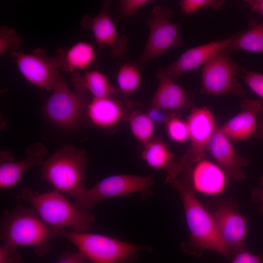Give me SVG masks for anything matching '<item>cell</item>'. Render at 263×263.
<instances>
[{
    "label": "cell",
    "mask_w": 263,
    "mask_h": 263,
    "mask_svg": "<svg viewBox=\"0 0 263 263\" xmlns=\"http://www.w3.org/2000/svg\"><path fill=\"white\" fill-rule=\"evenodd\" d=\"M166 182L179 192L190 232L187 241L181 244L185 252L199 257L206 250L220 254L230 261L231 251L220 236L214 219L187 185L178 177H167Z\"/></svg>",
    "instance_id": "6da1fadb"
},
{
    "label": "cell",
    "mask_w": 263,
    "mask_h": 263,
    "mask_svg": "<svg viewBox=\"0 0 263 263\" xmlns=\"http://www.w3.org/2000/svg\"><path fill=\"white\" fill-rule=\"evenodd\" d=\"M0 225L2 244L16 247H33L39 257L49 252L50 239L54 236L52 228L42 220L33 208L25 207L19 197L13 209L3 213Z\"/></svg>",
    "instance_id": "7a4b0ae2"
},
{
    "label": "cell",
    "mask_w": 263,
    "mask_h": 263,
    "mask_svg": "<svg viewBox=\"0 0 263 263\" xmlns=\"http://www.w3.org/2000/svg\"><path fill=\"white\" fill-rule=\"evenodd\" d=\"M19 193L21 200L29 204L52 228L69 227L74 231L84 232L94 221V216L89 210L78 208L56 189L42 193L30 188H20Z\"/></svg>",
    "instance_id": "3957f363"
},
{
    "label": "cell",
    "mask_w": 263,
    "mask_h": 263,
    "mask_svg": "<svg viewBox=\"0 0 263 263\" xmlns=\"http://www.w3.org/2000/svg\"><path fill=\"white\" fill-rule=\"evenodd\" d=\"M52 228L54 236L70 242L91 263H130L137 258L139 253L152 250L102 234Z\"/></svg>",
    "instance_id": "277c9868"
},
{
    "label": "cell",
    "mask_w": 263,
    "mask_h": 263,
    "mask_svg": "<svg viewBox=\"0 0 263 263\" xmlns=\"http://www.w3.org/2000/svg\"><path fill=\"white\" fill-rule=\"evenodd\" d=\"M87 164L84 149L65 146L41 165V178L74 201L86 190L83 180Z\"/></svg>",
    "instance_id": "5b68a950"
},
{
    "label": "cell",
    "mask_w": 263,
    "mask_h": 263,
    "mask_svg": "<svg viewBox=\"0 0 263 263\" xmlns=\"http://www.w3.org/2000/svg\"><path fill=\"white\" fill-rule=\"evenodd\" d=\"M44 106V112L53 123L61 127L73 129L81 121L89 103V94L68 87L63 76L55 83Z\"/></svg>",
    "instance_id": "8992f818"
},
{
    "label": "cell",
    "mask_w": 263,
    "mask_h": 263,
    "mask_svg": "<svg viewBox=\"0 0 263 263\" xmlns=\"http://www.w3.org/2000/svg\"><path fill=\"white\" fill-rule=\"evenodd\" d=\"M172 10L162 6H154L147 19L149 34L137 63L143 68L150 61L182 44L179 25L171 21Z\"/></svg>",
    "instance_id": "52a82bcc"
},
{
    "label": "cell",
    "mask_w": 263,
    "mask_h": 263,
    "mask_svg": "<svg viewBox=\"0 0 263 263\" xmlns=\"http://www.w3.org/2000/svg\"><path fill=\"white\" fill-rule=\"evenodd\" d=\"M154 181L152 175L141 176L117 174L108 176L86 190L75 201L78 208L89 210L100 201L140 192L146 196L150 194Z\"/></svg>",
    "instance_id": "ba28073f"
},
{
    "label": "cell",
    "mask_w": 263,
    "mask_h": 263,
    "mask_svg": "<svg viewBox=\"0 0 263 263\" xmlns=\"http://www.w3.org/2000/svg\"><path fill=\"white\" fill-rule=\"evenodd\" d=\"M228 50V48L222 50L203 65L201 94L244 96V88L237 78L238 66L231 57Z\"/></svg>",
    "instance_id": "9c48e42d"
},
{
    "label": "cell",
    "mask_w": 263,
    "mask_h": 263,
    "mask_svg": "<svg viewBox=\"0 0 263 263\" xmlns=\"http://www.w3.org/2000/svg\"><path fill=\"white\" fill-rule=\"evenodd\" d=\"M207 207L232 257L246 250L244 244L247 218L240 212L236 201L229 198L212 199L207 203Z\"/></svg>",
    "instance_id": "30bf717a"
},
{
    "label": "cell",
    "mask_w": 263,
    "mask_h": 263,
    "mask_svg": "<svg viewBox=\"0 0 263 263\" xmlns=\"http://www.w3.org/2000/svg\"><path fill=\"white\" fill-rule=\"evenodd\" d=\"M8 52L25 79L41 90L51 91L62 76L56 57L48 56L42 49L30 54L13 49Z\"/></svg>",
    "instance_id": "8fae6325"
},
{
    "label": "cell",
    "mask_w": 263,
    "mask_h": 263,
    "mask_svg": "<svg viewBox=\"0 0 263 263\" xmlns=\"http://www.w3.org/2000/svg\"><path fill=\"white\" fill-rule=\"evenodd\" d=\"M187 122L190 146L179 162L181 166L193 163L206 158L205 151L217 129L212 113L206 106L192 109Z\"/></svg>",
    "instance_id": "7c38bea8"
},
{
    "label": "cell",
    "mask_w": 263,
    "mask_h": 263,
    "mask_svg": "<svg viewBox=\"0 0 263 263\" xmlns=\"http://www.w3.org/2000/svg\"><path fill=\"white\" fill-rule=\"evenodd\" d=\"M181 166L182 180L194 192L216 195L224 190L227 175L216 163L205 158Z\"/></svg>",
    "instance_id": "4fadbf2b"
},
{
    "label": "cell",
    "mask_w": 263,
    "mask_h": 263,
    "mask_svg": "<svg viewBox=\"0 0 263 263\" xmlns=\"http://www.w3.org/2000/svg\"><path fill=\"white\" fill-rule=\"evenodd\" d=\"M110 2L105 1L99 13L94 17L85 16L81 24L91 30L94 38L100 45L108 46L112 56H121L125 53L128 38L118 35L116 26L109 13Z\"/></svg>",
    "instance_id": "5bb4252c"
},
{
    "label": "cell",
    "mask_w": 263,
    "mask_h": 263,
    "mask_svg": "<svg viewBox=\"0 0 263 263\" xmlns=\"http://www.w3.org/2000/svg\"><path fill=\"white\" fill-rule=\"evenodd\" d=\"M231 141L218 128L209 141L206 150L227 176L235 180H242L246 177L244 168L249 162L237 154Z\"/></svg>",
    "instance_id": "9a60e30c"
},
{
    "label": "cell",
    "mask_w": 263,
    "mask_h": 263,
    "mask_svg": "<svg viewBox=\"0 0 263 263\" xmlns=\"http://www.w3.org/2000/svg\"><path fill=\"white\" fill-rule=\"evenodd\" d=\"M229 37L219 41H213L185 51L174 62L163 68L173 80L183 74L203 66L222 50L228 48Z\"/></svg>",
    "instance_id": "2e32d148"
},
{
    "label": "cell",
    "mask_w": 263,
    "mask_h": 263,
    "mask_svg": "<svg viewBox=\"0 0 263 263\" xmlns=\"http://www.w3.org/2000/svg\"><path fill=\"white\" fill-rule=\"evenodd\" d=\"M241 107L238 114L219 127L232 141L245 140L255 135L258 116L263 111V103L256 99H244Z\"/></svg>",
    "instance_id": "e0dca14e"
},
{
    "label": "cell",
    "mask_w": 263,
    "mask_h": 263,
    "mask_svg": "<svg viewBox=\"0 0 263 263\" xmlns=\"http://www.w3.org/2000/svg\"><path fill=\"white\" fill-rule=\"evenodd\" d=\"M158 84L151 106L159 110L176 111L192 105L191 95L169 77L163 68L157 72Z\"/></svg>",
    "instance_id": "ac0fdd59"
},
{
    "label": "cell",
    "mask_w": 263,
    "mask_h": 263,
    "mask_svg": "<svg viewBox=\"0 0 263 263\" xmlns=\"http://www.w3.org/2000/svg\"><path fill=\"white\" fill-rule=\"evenodd\" d=\"M46 147L40 143L28 147L26 150V157L22 160L15 161L8 159H1L0 165V187L10 188L16 185L28 168L41 165L44 161L47 152Z\"/></svg>",
    "instance_id": "d6986e66"
},
{
    "label": "cell",
    "mask_w": 263,
    "mask_h": 263,
    "mask_svg": "<svg viewBox=\"0 0 263 263\" xmlns=\"http://www.w3.org/2000/svg\"><path fill=\"white\" fill-rule=\"evenodd\" d=\"M142 157L149 167L165 171L168 177H178L181 173L180 164L175 162L173 153L161 140L152 139L145 145Z\"/></svg>",
    "instance_id": "ffe728a7"
},
{
    "label": "cell",
    "mask_w": 263,
    "mask_h": 263,
    "mask_svg": "<svg viewBox=\"0 0 263 263\" xmlns=\"http://www.w3.org/2000/svg\"><path fill=\"white\" fill-rule=\"evenodd\" d=\"M86 110L91 122L104 128L115 125L125 115L123 107L112 97H93L88 103Z\"/></svg>",
    "instance_id": "44dd1931"
},
{
    "label": "cell",
    "mask_w": 263,
    "mask_h": 263,
    "mask_svg": "<svg viewBox=\"0 0 263 263\" xmlns=\"http://www.w3.org/2000/svg\"><path fill=\"white\" fill-rule=\"evenodd\" d=\"M56 57L59 68L72 73L88 68L94 61L95 54L92 44L79 41L68 49H60Z\"/></svg>",
    "instance_id": "7402d4cb"
},
{
    "label": "cell",
    "mask_w": 263,
    "mask_h": 263,
    "mask_svg": "<svg viewBox=\"0 0 263 263\" xmlns=\"http://www.w3.org/2000/svg\"><path fill=\"white\" fill-rule=\"evenodd\" d=\"M71 79L75 90L87 92L93 97H112L115 93L106 75L97 70L87 72L84 74L74 72Z\"/></svg>",
    "instance_id": "603a6c76"
},
{
    "label": "cell",
    "mask_w": 263,
    "mask_h": 263,
    "mask_svg": "<svg viewBox=\"0 0 263 263\" xmlns=\"http://www.w3.org/2000/svg\"><path fill=\"white\" fill-rule=\"evenodd\" d=\"M228 49L263 53V21L230 37Z\"/></svg>",
    "instance_id": "cb8c5ba5"
},
{
    "label": "cell",
    "mask_w": 263,
    "mask_h": 263,
    "mask_svg": "<svg viewBox=\"0 0 263 263\" xmlns=\"http://www.w3.org/2000/svg\"><path fill=\"white\" fill-rule=\"evenodd\" d=\"M128 121L132 135L140 143L145 145L152 139L154 123L149 114L134 110L129 114Z\"/></svg>",
    "instance_id": "d4e9b609"
},
{
    "label": "cell",
    "mask_w": 263,
    "mask_h": 263,
    "mask_svg": "<svg viewBox=\"0 0 263 263\" xmlns=\"http://www.w3.org/2000/svg\"><path fill=\"white\" fill-rule=\"evenodd\" d=\"M141 77L138 66L126 63L119 69L116 82L118 89L123 94L130 95L134 93L141 84Z\"/></svg>",
    "instance_id": "484cf974"
},
{
    "label": "cell",
    "mask_w": 263,
    "mask_h": 263,
    "mask_svg": "<svg viewBox=\"0 0 263 263\" xmlns=\"http://www.w3.org/2000/svg\"><path fill=\"white\" fill-rule=\"evenodd\" d=\"M167 121L166 130L169 138L176 143H184L189 139L187 121L177 116H171Z\"/></svg>",
    "instance_id": "4316f807"
},
{
    "label": "cell",
    "mask_w": 263,
    "mask_h": 263,
    "mask_svg": "<svg viewBox=\"0 0 263 263\" xmlns=\"http://www.w3.org/2000/svg\"><path fill=\"white\" fill-rule=\"evenodd\" d=\"M22 39L17 31L7 26L0 28V55H3L10 49L19 50L22 45Z\"/></svg>",
    "instance_id": "83f0119b"
},
{
    "label": "cell",
    "mask_w": 263,
    "mask_h": 263,
    "mask_svg": "<svg viewBox=\"0 0 263 263\" xmlns=\"http://www.w3.org/2000/svg\"><path fill=\"white\" fill-rule=\"evenodd\" d=\"M225 3V1L222 0H182L180 1V6L182 13L188 15L206 7L221 9Z\"/></svg>",
    "instance_id": "f1b7e54d"
},
{
    "label": "cell",
    "mask_w": 263,
    "mask_h": 263,
    "mask_svg": "<svg viewBox=\"0 0 263 263\" xmlns=\"http://www.w3.org/2000/svg\"><path fill=\"white\" fill-rule=\"evenodd\" d=\"M243 77L246 85L256 94L263 99V74L245 71Z\"/></svg>",
    "instance_id": "f546056e"
},
{
    "label": "cell",
    "mask_w": 263,
    "mask_h": 263,
    "mask_svg": "<svg viewBox=\"0 0 263 263\" xmlns=\"http://www.w3.org/2000/svg\"><path fill=\"white\" fill-rule=\"evenodd\" d=\"M0 263H24L17 247L2 244L0 247Z\"/></svg>",
    "instance_id": "4dcf8cb0"
},
{
    "label": "cell",
    "mask_w": 263,
    "mask_h": 263,
    "mask_svg": "<svg viewBox=\"0 0 263 263\" xmlns=\"http://www.w3.org/2000/svg\"><path fill=\"white\" fill-rule=\"evenodd\" d=\"M150 1L149 0H122L119 2L120 11L124 15L133 16Z\"/></svg>",
    "instance_id": "1f68e13d"
},
{
    "label": "cell",
    "mask_w": 263,
    "mask_h": 263,
    "mask_svg": "<svg viewBox=\"0 0 263 263\" xmlns=\"http://www.w3.org/2000/svg\"><path fill=\"white\" fill-rule=\"evenodd\" d=\"M231 263H263V255H256L247 249L234 255Z\"/></svg>",
    "instance_id": "d6a6232c"
},
{
    "label": "cell",
    "mask_w": 263,
    "mask_h": 263,
    "mask_svg": "<svg viewBox=\"0 0 263 263\" xmlns=\"http://www.w3.org/2000/svg\"><path fill=\"white\" fill-rule=\"evenodd\" d=\"M56 263H91L80 252H67L63 253Z\"/></svg>",
    "instance_id": "836d02e7"
},
{
    "label": "cell",
    "mask_w": 263,
    "mask_h": 263,
    "mask_svg": "<svg viewBox=\"0 0 263 263\" xmlns=\"http://www.w3.org/2000/svg\"><path fill=\"white\" fill-rule=\"evenodd\" d=\"M260 188H255L252 192V199L254 202L260 203L261 211L263 212V174L260 180Z\"/></svg>",
    "instance_id": "e575fe53"
},
{
    "label": "cell",
    "mask_w": 263,
    "mask_h": 263,
    "mask_svg": "<svg viewBox=\"0 0 263 263\" xmlns=\"http://www.w3.org/2000/svg\"><path fill=\"white\" fill-rule=\"evenodd\" d=\"M245 2L253 12L263 16V0H247Z\"/></svg>",
    "instance_id": "d590c367"
},
{
    "label": "cell",
    "mask_w": 263,
    "mask_h": 263,
    "mask_svg": "<svg viewBox=\"0 0 263 263\" xmlns=\"http://www.w3.org/2000/svg\"><path fill=\"white\" fill-rule=\"evenodd\" d=\"M255 135L262 139H263V120H262L261 123L258 126L257 130Z\"/></svg>",
    "instance_id": "8d00e7d4"
}]
</instances>
